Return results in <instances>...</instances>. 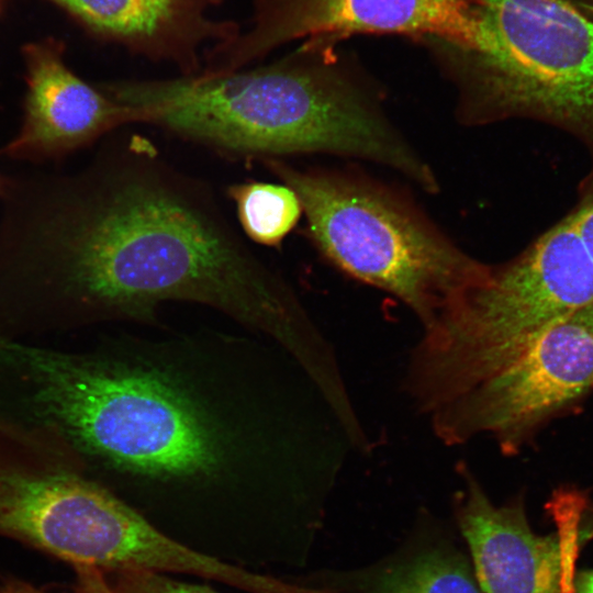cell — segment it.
I'll use <instances>...</instances> for the list:
<instances>
[{
  "label": "cell",
  "instance_id": "19",
  "mask_svg": "<svg viewBox=\"0 0 593 593\" xmlns=\"http://www.w3.org/2000/svg\"><path fill=\"white\" fill-rule=\"evenodd\" d=\"M10 177L0 174V199H2L9 188Z\"/></svg>",
  "mask_w": 593,
  "mask_h": 593
},
{
  "label": "cell",
  "instance_id": "16",
  "mask_svg": "<svg viewBox=\"0 0 593 593\" xmlns=\"http://www.w3.org/2000/svg\"><path fill=\"white\" fill-rule=\"evenodd\" d=\"M75 568L77 571V593H115L102 570L89 566Z\"/></svg>",
  "mask_w": 593,
  "mask_h": 593
},
{
  "label": "cell",
  "instance_id": "6",
  "mask_svg": "<svg viewBox=\"0 0 593 593\" xmlns=\"http://www.w3.org/2000/svg\"><path fill=\"white\" fill-rule=\"evenodd\" d=\"M461 113L560 130L593 157V18L571 0H477Z\"/></svg>",
  "mask_w": 593,
  "mask_h": 593
},
{
  "label": "cell",
  "instance_id": "8",
  "mask_svg": "<svg viewBox=\"0 0 593 593\" xmlns=\"http://www.w3.org/2000/svg\"><path fill=\"white\" fill-rule=\"evenodd\" d=\"M463 489L456 497V517L484 593H571L575 561L593 538V503L581 491L560 489L548 507L553 533L530 528L524 502L495 505L473 473L461 465Z\"/></svg>",
  "mask_w": 593,
  "mask_h": 593
},
{
  "label": "cell",
  "instance_id": "10",
  "mask_svg": "<svg viewBox=\"0 0 593 593\" xmlns=\"http://www.w3.org/2000/svg\"><path fill=\"white\" fill-rule=\"evenodd\" d=\"M64 53V44L54 38L23 47V120L0 156L30 163L60 160L134 123L131 111L101 83H89L76 75Z\"/></svg>",
  "mask_w": 593,
  "mask_h": 593
},
{
  "label": "cell",
  "instance_id": "5",
  "mask_svg": "<svg viewBox=\"0 0 593 593\" xmlns=\"http://www.w3.org/2000/svg\"><path fill=\"white\" fill-rule=\"evenodd\" d=\"M298 195L310 238L334 266L406 304L428 328L490 271L392 192L346 175L262 160Z\"/></svg>",
  "mask_w": 593,
  "mask_h": 593
},
{
  "label": "cell",
  "instance_id": "20",
  "mask_svg": "<svg viewBox=\"0 0 593 593\" xmlns=\"http://www.w3.org/2000/svg\"><path fill=\"white\" fill-rule=\"evenodd\" d=\"M581 7L584 12H586L591 18H593V0H584Z\"/></svg>",
  "mask_w": 593,
  "mask_h": 593
},
{
  "label": "cell",
  "instance_id": "2",
  "mask_svg": "<svg viewBox=\"0 0 593 593\" xmlns=\"http://www.w3.org/2000/svg\"><path fill=\"white\" fill-rule=\"evenodd\" d=\"M299 368L254 333L130 336L89 351L27 344L9 363L4 400L19 418L58 429L88 466L204 483L306 452Z\"/></svg>",
  "mask_w": 593,
  "mask_h": 593
},
{
  "label": "cell",
  "instance_id": "4",
  "mask_svg": "<svg viewBox=\"0 0 593 593\" xmlns=\"http://www.w3.org/2000/svg\"><path fill=\"white\" fill-rule=\"evenodd\" d=\"M593 299V259L571 216L508 261L490 267L426 329L406 388L430 415L523 354L547 328Z\"/></svg>",
  "mask_w": 593,
  "mask_h": 593
},
{
  "label": "cell",
  "instance_id": "7",
  "mask_svg": "<svg viewBox=\"0 0 593 593\" xmlns=\"http://www.w3.org/2000/svg\"><path fill=\"white\" fill-rule=\"evenodd\" d=\"M592 390L593 299L429 417L435 435L446 445L483 436L511 456Z\"/></svg>",
  "mask_w": 593,
  "mask_h": 593
},
{
  "label": "cell",
  "instance_id": "13",
  "mask_svg": "<svg viewBox=\"0 0 593 593\" xmlns=\"http://www.w3.org/2000/svg\"><path fill=\"white\" fill-rule=\"evenodd\" d=\"M227 195L245 235L268 247H279L303 213L298 195L283 183H234L227 188Z\"/></svg>",
  "mask_w": 593,
  "mask_h": 593
},
{
  "label": "cell",
  "instance_id": "21",
  "mask_svg": "<svg viewBox=\"0 0 593 593\" xmlns=\"http://www.w3.org/2000/svg\"><path fill=\"white\" fill-rule=\"evenodd\" d=\"M8 0H0V13L2 12L4 5L7 4Z\"/></svg>",
  "mask_w": 593,
  "mask_h": 593
},
{
  "label": "cell",
  "instance_id": "3",
  "mask_svg": "<svg viewBox=\"0 0 593 593\" xmlns=\"http://www.w3.org/2000/svg\"><path fill=\"white\" fill-rule=\"evenodd\" d=\"M326 46L304 42L255 68L102 83L134 123L238 158L326 153L381 163L428 190L430 169L335 66Z\"/></svg>",
  "mask_w": 593,
  "mask_h": 593
},
{
  "label": "cell",
  "instance_id": "14",
  "mask_svg": "<svg viewBox=\"0 0 593 593\" xmlns=\"http://www.w3.org/2000/svg\"><path fill=\"white\" fill-rule=\"evenodd\" d=\"M110 572L114 580L109 583L115 593H217L209 586L178 581L164 573L132 569Z\"/></svg>",
  "mask_w": 593,
  "mask_h": 593
},
{
  "label": "cell",
  "instance_id": "9",
  "mask_svg": "<svg viewBox=\"0 0 593 593\" xmlns=\"http://www.w3.org/2000/svg\"><path fill=\"white\" fill-rule=\"evenodd\" d=\"M477 0H253L247 31L204 51L208 74L236 71L289 42L326 45L356 33L423 35L459 53L477 31Z\"/></svg>",
  "mask_w": 593,
  "mask_h": 593
},
{
  "label": "cell",
  "instance_id": "18",
  "mask_svg": "<svg viewBox=\"0 0 593 593\" xmlns=\"http://www.w3.org/2000/svg\"><path fill=\"white\" fill-rule=\"evenodd\" d=\"M0 593H45L33 585L14 580L0 588Z\"/></svg>",
  "mask_w": 593,
  "mask_h": 593
},
{
  "label": "cell",
  "instance_id": "17",
  "mask_svg": "<svg viewBox=\"0 0 593 593\" xmlns=\"http://www.w3.org/2000/svg\"><path fill=\"white\" fill-rule=\"evenodd\" d=\"M571 593H593V569H583L574 572Z\"/></svg>",
  "mask_w": 593,
  "mask_h": 593
},
{
  "label": "cell",
  "instance_id": "12",
  "mask_svg": "<svg viewBox=\"0 0 593 593\" xmlns=\"http://www.w3.org/2000/svg\"><path fill=\"white\" fill-rule=\"evenodd\" d=\"M362 593H481L463 557L433 547L360 574Z\"/></svg>",
  "mask_w": 593,
  "mask_h": 593
},
{
  "label": "cell",
  "instance_id": "11",
  "mask_svg": "<svg viewBox=\"0 0 593 593\" xmlns=\"http://www.w3.org/2000/svg\"><path fill=\"white\" fill-rule=\"evenodd\" d=\"M97 40L123 46L153 61L176 66L181 76L202 69L201 48L242 30L210 11L224 0H46Z\"/></svg>",
  "mask_w": 593,
  "mask_h": 593
},
{
  "label": "cell",
  "instance_id": "1",
  "mask_svg": "<svg viewBox=\"0 0 593 593\" xmlns=\"http://www.w3.org/2000/svg\"><path fill=\"white\" fill-rule=\"evenodd\" d=\"M0 217V337L128 321L166 301L205 304L304 367L326 340L279 270L230 223L210 188L146 138H110L72 172L10 179Z\"/></svg>",
  "mask_w": 593,
  "mask_h": 593
},
{
  "label": "cell",
  "instance_id": "15",
  "mask_svg": "<svg viewBox=\"0 0 593 593\" xmlns=\"http://www.w3.org/2000/svg\"><path fill=\"white\" fill-rule=\"evenodd\" d=\"M588 172L579 181L577 200L568 212L593 259V157Z\"/></svg>",
  "mask_w": 593,
  "mask_h": 593
}]
</instances>
